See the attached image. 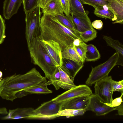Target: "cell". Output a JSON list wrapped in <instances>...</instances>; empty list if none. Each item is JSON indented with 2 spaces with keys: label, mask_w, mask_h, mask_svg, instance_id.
<instances>
[{
  "label": "cell",
  "mask_w": 123,
  "mask_h": 123,
  "mask_svg": "<svg viewBox=\"0 0 123 123\" xmlns=\"http://www.w3.org/2000/svg\"><path fill=\"white\" fill-rule=\"evenodd\" d=\"M63 10L64 13L66 15H70V12L69 5L66 0H60Z\"/></svg>",
  "instance_id": "cell-34"
},
{
  "label": "cell",
  "mask_w": 123,
  "mask_h": 123,
  "mask_svg": "<svg viewBox=\"0 0 123 123\" xmlns=\"http://www.w3.org/2000/svg\"><path fill=\"white\" fill-rule=\"evenodd\" d=\"M118 57V55L116 52L104 62L94 67H92L91 71L86 81V84L91 86L108 76L112 69L117 65Z\"/></svg>",
  "instance_id": "cell-5"
},
{
  "label": "cell",
  "mask_w": 123,
  "mask_h": 123,
  "mask_svg": "<svg viewBox=\"0 0 123 123\" xmlns=\"http://www.w3.org/2000/svg\"><path fill=\"white\" fill-rule=\"evenodd\" d=\"M83 66L82 63L63 58L62 64L60 67L74 81L75 76Z\"/></svg>",
  "instance_id": "cell-13"
},
{
  "label": "cell",
  "mask_w": 123,
  "mask_h": 123,
  "mask_svg": "<svg viewBox=\"0 0 123 123\" xmlns=\"http://www.w3.org/2000/svg\"><path fill=\"white\" fill-rule=\"evenodd\" d=\"M92 24L93 27L97 29H101L103 27V22L100 20H95Z\"/></svg>",
  "instance_id": "cell-36"
},
{
  "label": "cell",
  "mask_w": 123,
  "mask_h": 123,
  "mask_svg": "<svg viewBox=\"0 0 123 123\" xmlns=\"http://www.w3.org/2000/svg\"><path fill=\"white\" fill-rule=\"evenodd\" d=\"M22 2L23 0H4L3 13L5 18L9 19L17 13Z\"/></svg>",
  "instance_id": "cell-14"
},
{
  "label": "cell",
  "mask_w": 123,
  "mask_h": 123,
  "mask_svg": "<svg viewBox=\"0 0 123 123\" xmlns=\"http://www.w3.org/2000/svg\"><path fill=\"white\" fill-rule=\"evenodd\" d=\"M94 112L97 116L104 115L115 110L114 107H111L102 102L94 94L90 96L89 102L86 109Z\"/></svg>",
  "instance_id": "cell-10"
},
{
  "label": "cell",
  "mask_w": 123,
  "mask_h": 123,
  "mask_svg": "<svg viewBox=\"0 0 123 123\" xmlns=\"http://www.w3.org/2000/svg\"><path fill=\"white\" fill-rule=\"evenodd\" d=\"M5 28V20L0 14V44L3 43L6 37Z\"/></svg>",
  "instance_id": "cell-31"
},
{
  "label": "cell",
  "mask_w": 123,
  "mask_h": 123,
  "mask_svg": "<svg viewBox=\"0 0 123 123\" xmlns=\"http://www.w3.org/2000/svg\"><path fill=\"white\" fill-rule=\"evenodd\" d=\"M39 0H23V8L25 13L30 11L39 6Z\"/></svg>",
  "instance_id": "cell-28"
},
{
  "label": "cell",
  "mask_w": 123,
  "mask_h": 123,
  "mask_svg": "<svg viewBox=\"0 0 123 123\" xmlns=\"http://www.w3.org/2000/svg\"><path fill=\"white\" fill-rule=\"evenodd\" d=\"M90 97L89 96L80 97L62 103L60 111L66 109L86 110Z\"/></svg>",
  "instance_id": "cell-12"
},
{
  "label": "cell",
  "mask_w": 123,
  "mask_h": 123,
  "mask_svg": "<svg viewBox=\"0 0 123 123\" xmlns=\"http://www.w3.org/2000/svg\"><path fill=\"white\" fill-rule=\"evenodd\" d=\"M3 75V74L2 72L0 71V81L2 79V77Z\"/></svg>",
  "instance_id": "cell-41"
},
{
  "label": "cell",
  "mask_w": 123,
  "mask_h": 123,
  "mask_svg": "<svg viewBox=\"0 0 123 123\" xmlns=\"http://www.w3.org/2000/svg\"><path fill=\"white\" fill-rule=\"evenodd\" d=\"M103 38L108 46L114 49L118 55L117 65L123 66V46L119 41L112 38L111 37L104 35Z\"/></svg>",
  "instance_id": "cell-17"
},
{
  "label": "cell",
  "mask_w": 123,
  "mask_h": 123,
  "mask_svg": "<svg viewBox=\"0 0 123 123\" xmlns=\"http://www.w3.org/2000/svg\"><path fill=\"white\" fill-rule=\"evenodd\" d=\"M69 5L70 14H72L79 18H89L80 0H69Z\"/></svg>",
  "instance_id": "cell-18"
},
{
  "label": "cell",
  "mask_w": 123,
  "mask_h": 123,
  "mask_svg": "<svg viewBox=\"0 0 123 123\" xmlns=\"http://www.w3.org/2000/svg\"><path fill=\"white\" fill-rule=\"evenodd\" d=\"M35 68L22 74H15L0 81V96L3 99L13 101L15 95L24 90L46 80Z\"/></svg>",
  "instance_id": "cell-1"
},
{
  "label": "cell",
  "mask_w": 123,
  "mask_h": 123,
  "mask_svg": "<svg viewBox=\"0 0 123 123\" xmlns=\"http://www.w3.org/2000/svg\"><path fill=\"white\" fill-rule=\"evenodd\" d=\"M115 110H117L118 111L119 115L120 116L123 115V103L122 102L121 104L119 105L114 108Z\"/></svg>",
  "instance_id": "cell-38"
},
{
  "label": "cell",
  "mask_w": 123,
  "mask_h": 123,
  "mask_svg": "<svg viewBox=\"0 0 123 123\" xmlns=\"http://www.w3.org/2000/svg\"><path fill=\"white\" fill-rule=\"evenodd\" d=\"M34 109L31 107L18 108L9 110L6 116L2 118L3 119H26L33 112Z\"/></svg>",
  "instance_id": "cell-15"
},
{
  "label": "cell",
  "mask_w": 123,
  "mask_h": 123,
  "mask_svg": "<svg viewBox=\"0 0 123 123\" xmlns=\"http://www.w3.org/2000/svg\"><path fill=\"white\" fill-rule=\"evenodd\" d=\"M58 68L60 75V79L50 82L47 81L45 85L47 86L52 85L56 90L60 88L67 90L75 87L76 86L69 76L60 67H58Z\"/></svg>",
  "instance_id": "cell-11"
},
{
  "label": "cell",
  "mask_w": 123,
  "mask_h": 123,
  "mask_svg": "<svg viewBox=\"0 0 123 123\" xmlns=\"http://www.w3.org/2000/svg\"><path fill=\"white\" fill-rule=\"evenodd\" d=\"M123 93L121 94V96L117 98L114 99H113L111 102L109 104H105L107 106L111 107L114 108L119 105L123 101L122 100V97Z\"/></svg>",
  "instance_id": "cell-33"
},
{
  "label": "cell",
  "mask_w": 123,
  "mask_h": 123,
  "mask_svg": "<svg viewBox=\"0 0 123 123\" xmlns=\"http://www.w3.org/2000/svg\"><path fill=\"white\" fill-rule=\"evenodd\" d=\"M62 58L82 63L73 45L65 48L62 51Z\"/></svg>",
  "instance_id": "cell-24"
},
{
  "label": "cell",
  "mask_w": 123,
  "mask_h": 123,
  "mask_svg": "<svg viewBox=\"0 0 123 123\" xmlns=\"http://www.w3.org/2000/svg\"><path fill=\"white\" fill-rule=\"evenodd\" d=\"M87 45L84 42H82L80 43L78 45H73L82 63L83 64L85 60Z\"/></svg>",
  "instance_id": "cell-29"
},
{
  "label": "cell",
  "mask_w": 123,
  "mask_h": 123,
  "mask_svg": "<svg viewBox=\"0 0 123 123\" xmlns=\"http://www.w3.org/2000/svg\"><path fill=\"white\" fill-rule=\"evenodd\" d=\"M51 0H39V6L40 8H43Z\"/></svg>",
  "instance_id": "cell-39"
},
{
  "label": "cell",
  "mask_w": 123,
  "mask_h": 123,
  "mask_svg": "<svg viewBox=\"0 0 123 123\" xmlns=\"http://www.w3.org/2000/svg\"><path fill=\"white\" fill-rule=\"evenodd\" d=\"M40 8L39 6L30 11L25 13V36L28 48L34 39L41 34Z\"/></svg>",
  "instance_id": "cell-4"
},
{
  "label": "cell",
  "mask_w": 123,
  "mask_h": 123,
  "mask_svg": "<svg viewBox=\"0 0 123 123\" xmlns=\"http://www.w3.org/2000/svg\"><path fill=\"white\" fill-rule=\"evenodd\" d=\"M108 5L113 11L117 19L112 22L114 24L123 23V1L120 0H111Z\"/></svg>",
  "instance_id": "cell-19"
},
{
  "label": "cell",
  "mask_w": 123,
  "mask_h": 123,
  "mask_svg": "<svg viewBox=\"0 0 123 123\" xmlns=\"http://www.w3.org/2000/svg\"><path fill=\"white\" fill-rule=\"evenodd\" d=\"M121 0V1H123V0Z\"/></svg>",
  "instance_id": "cell-43"
},
{
  "label": "cell",
  "mask_w": 123,
  "mask_h": 123,
  "mask_svg": "<svg viewBox=\"0 0 123 123\" xmlns=\"http://www.w3.org/2000/svg\"><path fill=\"white\" fill-rule=\"evenodd\" d=\"M86 111V110L66 109L60 111L58 113V115L59 117L65 116L69 117H72L83 115Z\"/></svg>",
  "instance_id": "cell-26"
},
{
  "label": "cell",
  "mask_w": 123,
  "mask_h": 123,
  "mask_svg": "<svg viewBox=\"0 0 123 123\" xmlns=\"http://www.w3.org/2000/svg\"><path fill=\"white\" fill-rule=\"evenodd\" d=\"M38 39L53 63L57 67H61L62 64L63 58L62 49L59 43L52 40H44L40 36Z\"/></svg>",
  "instance_id": "cell-9"
},
{
  "label": "cell",
  "mask_w": 123,
  "mask_h": 123,
  "mask_svg": "<svg viewBox=\"0 0 123 123\" xmlns=\"http://www.w3.org/2000/svg\"><path fill=\"white\" fill-rule=\"evenodd\" d=\"M43 14L54 16L62 14L64 12L60 0H51L42 9Z\"/></svg>",
  "instance_id": "cell-16"
},
{
  "label": "cell",
  "mask_w": 123,
  "mask_h": 123,
  "mask_svg": "<svg viewBox=\"0 0 123 123\" xmlns=\"http://www.w3.org/2000/svg\"><path fill=\"white\" fill-rule=\"evenodd\" d=\"M94 8V13L98 17L108 18L113 21L117 19L116 16L108 4L98 6Z\"/></svg>",
  "instance_id": "cell-20"
},
{
  "label": "cell",
  "mask_w": 123,
  "mask_h": 123,
  "mask_svg": "<svg viewBox=\"0 0 123 123\" xmlns=\"http://www.w3.org/2000/svg\"><path fill=\"white\" fill-rule=\"evenodd\" d=\"M66 0L67 1L68 4L69 5V0Z\"/></svg>",
  "instance_id": "cell-42"
},
{
  "label": "cell",
  "mask_w": 123,
  "mask_h": 123,
  "mask_svg": "<svg viewBox=\"0 0 123 123\" xmlns=\"http://www.w3.org/2000/svg\"><path fill=\"white\" fill-rule=\"evenodd\" d=\"M8 112L5 107H0V114L7 115Z\"/></svg>",
  "instance_id": "cell-40"
},
{
  "label": "cell",
  "mask_w": 123,
  "mask_h": 123,
  "mask_svg": "<svg viewBox=\"0 0 123 123\" xmlns=\"http://www.w3.org/2000/svg\"><path fill=\"white\" fill-rule=\"evenodd\" d=\"M112 86L113 92L118 91L121 94L123 93V80L116 81L113 80L112 82Z\"/></svg>",
  "instance_id": "cell-32"
},
{
  "label": "cell",
  "mask_w": 123,
  "mask_h": 123,
  "mask_svg": "<svg viewBox=\"0 0 123 123\" xmlns=\"http://www.w3.org/2000/svg\"><path fill=\"white\" fill-rule=\"evenodd\" d=\"M39 36L44 40L57 42L62 51L67 47L73 45L75 39L82 40L79 35L65 26L53 16L43 14L41 18Z\"/></svg>",
  "instance_id": "cell-2"
},
{
  "label": "cell",
  "mask_w": 123,
  "mask_h": 123,
  "mask_svg": "<svg viewBox=\"0 0 123 123\" xmlns=\"http://www.w3.org/2000/svg\"><path fill=\"white\" fill-rule=\"evenodd\" d=\"M112 80L111 76H108L95 83L94 94L104 103H110L113 99Z\"/></svg>",
  "instance_id": "cell-7"
},
{
  "label": "cell",
  "mask_w": 123,
  "mask_h": 123,
  "mask_svg": "<svg viewBox=\"0 0 123 123\" xmlns=\"http://www.w3.org/2000/svg\"><path fill=\"white\" fill-rule=\"evenodd\" d=\"M28 49L33 63L42 69L46 78L49 80L57 67L40 43L38 37L34 39Z\"/></svg>",
  "instance_id": "cell-3"
},
{
  "label": "cell",
  "mask_w": 123,
  "mask_h": 123,
  "mask_svg": "<svg viewBox=\"0 0 123 123\" xmlns=\"http://www.w3.org/2000/svg\"><path fill=\"white\" fill-rule=\"evenodd\" d=\"M100 57L98 50L94 45L87 44L85 61L87 62L95 61L100 59Z\"/></svg>",
  "instance_id": "cell-25"
},
{
  "label": "cell",
  "mask_w": 123,
  "mask_h": 123,
  "mask_svg": "<svg viewBox=\"0 0 123 123\" xmlns=\"http://www.w3.org/2000/svg\"><path fill=\"white\" fill-rule=\"evenodd\" d=\"M53 16L65 26L79 35V32L75 28L72 17L71 15L67 16L63 14H56Z\"/></svg>",
  "instance_id": "cell-22"
},
{
  "label": "cell",
  "mask_w": 123,
  "mask_h": 123,
  "mask_svg": "<svg viewBox=\"0 0 123 123\" xmlns=\"http://www.w3.org/2000/svg\"><path fill=\"white\" fill-rule=\"evenodd\" d=\"M47 80L23 90L30 94H47L52 93V91L48 88L45 83Z\"/></svg>",
  "instance_id": "cell-23"
},
{
  "label": "cell",
  "mask_w": 123,
  "mask_h": 123,
  "mask_svg": "<svg viewBox=\"0 0 123 123\" xmlns=\"http://www.w3.org/2000/svg\"><path fill=\"white\" fill-rule=\"evenodd\" d=\"M70 15L72 16L75 28L78 32H83L88 30L94 29L89 18H79L72 14Z\"/></svg>",
  "instance_id": "cell-21"
},
{
  "label": "cell",
  "mask_w": 123,
  "mask_h": 123,
  "mask_svg": "<svg viewBox=\"0 0 123 123\" xmlns=\"http://www.w3.org/2000/svg\"><path fill=\"white\" fill-rule=\"evenodd\" d=\"M30 94L29 93L24 90H21L16 93L15 95V98L16 99L18 98H21Z\"/></svg>",
  "instance_id": "cell-37"
},
{
  "label": "cell",
  "mask_w": 123,
  "mask_h": 123,
  "mask_svg": "<svg viewBox=\"0 0 123 123\" xmlns=\"http://www.w3.org/2000/svg\"><path fill=\"white\" fill-rule=\"evenodd\" d=\"M60 72L58 68L57 67L55 71L53 74L50 77L48 82H50L60 79Z\"/></svg>",
  "instance_id": "cell-35"
},
{
  "label": "cell",
  "mask_w": 123,
  "mask_h": 123,
  "mask_svg": "<svg viewBox=\"0 0 123 123\" xmlns=\"http://www.w3.org/2000/svg\"><path fill=\"white\" fill-rule=\"evenodd\" d=\"M61 104L52 99L43 103L34 109L33 112L26 118L29 119H51L59 117Z\"/></svg>",
  "instance_id": "cell-6"
},
{
  "label": "cell",
  "mask_w": 123,
  "mask_h": 123,
  "mask_svg": "<svg viewBox=\"0 0 123 123\" xmlns=\"http://www.w3.org/2000/svg\"><path fill=\"white\" fill-rule=\"evenodd\" d=\"M92 93L90 88L86 85H80L68 90L52 99L56 103L62 104L80 97L90 96Z\"/></svg>",
  "instance_id": "cell-8"
},
{
  "label": "cell",
  "mask_w": 123,
  "mask_h": 123,
  "mask_svg": "<svg viewBox=\"0 0 123 123\" xmlns=\"http://www.w3.org/2000/svg\"><path fill=\"white\" fill-rule=\"evenodd\" d=\"M80 37L83 42H87L93 40L97 37V32L94 29L79 32Z\"/></svg>",
  "instance_id": "cell-27"
},
{
  "label": "cell",
  "mask_w": 123,
  "mask_h": 123,
  "mask_svg": "<svg viewBox=\"0 0 123 123\" xmlns=\"http://www.w3.org/2000/svg\"><path fill=\"white\" fill-rule=\"evenodd\" d=\"M82 4L90 5L94 8L100 6L107 5L111 0H80Z\"/></svg>",
  "instance_id": "cell-30"
}]
</instances>
